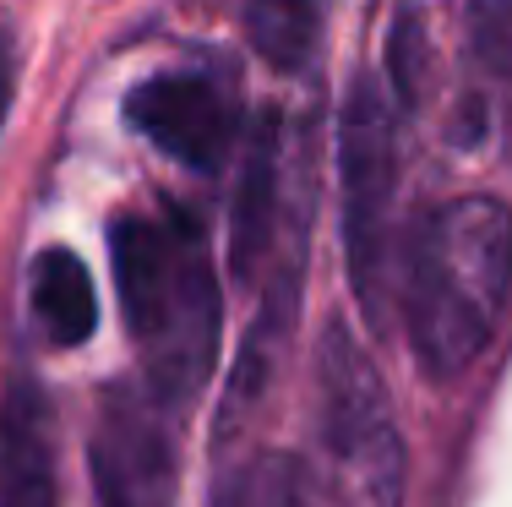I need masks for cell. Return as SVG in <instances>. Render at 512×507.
I'll use <instances>...</instances> for the list:
<instances>
[{
	"mask_svg": "<svg viewBox=\"0 0 512 507\" xmlns=\"http://www.w3.org/2000/svg\"><path fill=\"white\" fill-rule=\"evenodd\" d=\"M284 180H278V115H262L251 148H246V169H240V191H235V224H229V257L235 273L251 279V268L267 257L278 235V208H284Z\"/></svg>",
	"mask_w": 512,
	"mask_h": 507,
	"instance_id": "cell-8",
	"label": "cell"
},
{
	"mask_svg": "<svg viewBox=\"0 0 512 507\" xmlns=\"http://www.w3.org/2000/svg\"><path fill=\"white\" fill-rule=\"evenodd\" d=\"M0 507H60L50 398L28 377L0 393Z\"/></svg>",
	"mask_w": 512,
	"mask_h": 507,
	"instance_id": "cell-7",
	"label": "cell"
},
{
	"mask_svg": "<svg viewBox=\"0 0 512 507\" xmlns=\"http://www.w3.org/2000/svg\"><path fill=\"white\" fill-rule=\"evenodd\" d=\"M327 17H333V0H246L240 6L246 44L256 50V60H267L284 77L316 66L327 39Z\"/></svg>",
	"mask_w": 512,
	"mask_h": 507,
	"instance_id": "cell-9",
	"label": "cell"
},
{
	"mask_svg": "<svg viewBox=\"0 0 512 507\" xmlns=\"http://www.w3.org/2000/svg\"><path fill=\"white\" fill-rule=\"evenodd\" d=\"M11 99H17V39H11V28L0 22V126H6V115H11Z\"/></svg>",
	"mask_w": 512,
	"mask_h": 507,
	"instance_id": "cell-11",
	"label": "cell"
},
{
	"mask_svg": "<svg viewBox=\"0 0 512 507\" xmlns=\"http://www.w3.org/2000/svg\"><path fill=\"white\" fill-rule=\"evenodd\" d=\"M126 126L153 142L164 159L218 175L240 142V99L235 82L213 66L153 71L126 93Z\"/></svg>",
	"mask_w": 512,
	"mask_h": 507,
	"instance_id": "cell-5",
	"label": "cell"
},
{
	"mask_svg": "<svg viewBox=\"0 0 512 507\" xmlns=\"http://www.w3.org/2000/svg\"><path fill=\"white\" fill-rule=\"evenodd\" d=\"M109 262L153 404H191L218 355V279L202 224L186 208L120 213L109 224Z\"/></svg>",
	"mask_w": 512,
	"mask_h": 507,
	"instance_id": "cell-1",
	"label": "cell"
},
{
	"mask_svg": "<svg viewBox=\"0 0 512 507\" xmlns=\"http://www.w3.org/2000/svg\"><path fill=\"white\" fill-rule=\"evenodd\" d=\"M512 295V208L453 197L425 213L404 257V322L425 377H458L485 355Z\"/></svg>",
	"mask_w": 512,
	"mask_h": 507,
	"instance_id": "cell-2",
	"label": "cell"
},
{
	"mask_svg": "<svg viewBox=\"0 0 512 507\" xmlns=\"http://www.w3.org/2000/svg\"><path fill=\"white\" fill-rule=\"evenodd\" d=\"M33 317L44 322L50 344L60 349H77L93 338V328H99V295H93V279L77 251L50 246L33 257Z\"/></svg>",
	"mask_w": 512,
	"mask_h": 507,
	"instance_id": "cell-10",
	"label": "cell"
},
{
	"mask_svg": "<svg viewBox=\"0 0 512 507\" xmlns=\"http://www.w3.org/2000/svg\"><path fill=\"white\" fill-rule=\"evenodd\" d=\"M338 186H344V257L365 317H382L387 246L398 202V93L382 77H355L338 115Z\"/></svg>",
	"mask_w": 512,
	"mask_h": 507,
	"instance_id": "cell-4",
	"label": "cell"
},
{
	"mask_svg": "<svg viewBox=\"0 0 512 507\" xmlns=\"http://www.w3.org/2000/svg\"><path fill=\"white\" fill-rule=\"evenodd\" d=\"M480 22L491 33H502V39H512V0H480Z\"/></svg>",
	"mask_w": 512,
	"mask_h": 507,
	"instance_id": "cell-12",
	"label": "cell"
},
{
	"mask_svg": "<svg viewBox=\"0 0 512 507\" xmlns=\"http://www.w3.org/2000/svg\"><path fill=\"white\" fill-rule=\"evenodd\" d=\"M316 442L322 475L338 507H398L404 497V442L371 355L344 322L316 349Z\"/></svg>",
	"mask_w": 512,
	"mask_h": 507,
	"instance_id": "cell-3",
	"label": "cell"
},
{
	"mask_svg": "<svg viewBox=\"0 0 512 507\" xmlns=\"http://www.w3.org/2000/svg\"><path fill=\"white\" fill-rule=\"evenodd\" d=\"M88 453L99 507H175V442L153 398L109 393L93 420Z\"/></svg>",
	"mask_w": 512,
	"mask_h": 507,
	"instance_id": "cell-6",
	"label": "cell"
}]
</instances>
